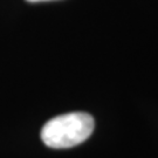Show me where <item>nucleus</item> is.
Returning <instances> with one entry per match:
<instances>
[{"mask_svg":"<svg viewBox=\"0 0 158 158\" xmlns=\"http://www.w3.org/2000/svg\"><path fill=\"white\" fill-rule=\"evenodd\" d=\"M95 123L87 113H69L49 119L41 130V139L53 149L79 145L91 135Z\"/></svg>","mask_w":158,"mask_h":158,"instance_id":"f257e3e1","label":"nucleus"},{"mask_svg":"<svg viewBox=\"0 0 158 158\" xmlns=\"http://www.w3.org/2000/svg\"><path fill=\"white\" fill-rule=\"evenodd\" d=\"M29 2H40V1H48V0H27Z\"/></svg>","mask_w":158,"mask_h":158,"instance_id":"f03ea898","label":"nucleus"}]
</instances>
